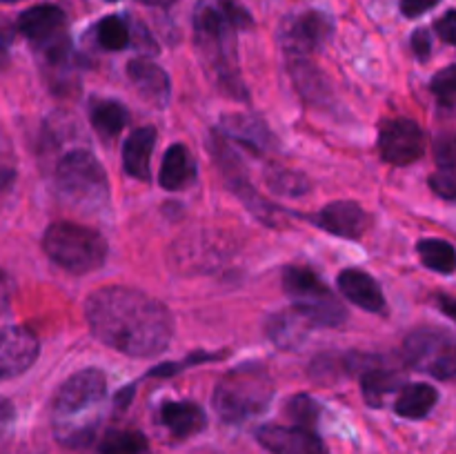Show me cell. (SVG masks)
Segmentation results:
<instances>
[{
  "mask_svg": "<svg viewBox=\"0 0 456 454\" xmlns=\"http://www.w3.org/2000/svg\"><path fill=\"white\" fill-rule=\"evenodd\" d=\"M379 151L390 165H410L426 151V134L414 120L390 118L379 129Z\"/></svg>",
  "mask_w": 456,
  "mask_h": 454,
  "instance_id": "cell-9",
  "label": "cell"
},
{
  "mask_svg": "<svg viewBox=\"0 0 456 454\" xmlns=\"http://www.w3.org/2000/svg\"><path fill=\"white\" fill-rule=\"evenodd\" d=\"M338 289H341L343 296L350 303H354L356 307L365 312H372V314L383 316L387 312L386 296H383L381 288H379L377 280L370 274L361 270H343L338 274Z\"/></svg>",
  "mask_w": 456,
  "mask_h": 454,
  "instance_id": "cell-16",
  "label": "cell"
},
{
  "mask_svg": "<svg viewBox=\"0 0 456 454\" xmlns=\"http://www.w3.org/2000/svg\"><path fill=\"white\" fill-rule=\"evenodd\" d=\"M18 178V163L9 138L0 132V209L7 205Z\"/></svg>",
  "mask_w": 456,
  "mask_h": 454,
  "instance_id": "cell-30",
  "label": "cell"
},
{
  "mask_svg": "<svg viewBox=\"0 0 456 454\" xmlns=\"http://www.w3.org/2000/svg\"><path fill=\"white\" fill-rule=\"evenodd\" d=\"M436 401H439V392L435 387L428 385V383H410V385L401 387V394L396 399L395 409L399 417L419 421V418L428 417L432 412Z\"/></svg>",
  "mask_w": 456,
  "mask_h": 454,
  "instance_id": "cell-24",
  "label": "cell"
},
{
  "mask_svg": "<svg viewBox=\"0 0 456 454\" xmlns=\"http://www.w3.org/2000/svg\"><path fill=\"white\" fill-rule=\"evenodd\" d=\"M310 329V320L297 307L279 312V314H274L267 320V336H270V341L276 347H283V350H297V347H301L305 343Z\"/></svg>",
  "mask_w": 456,
  "mask_h": 454,
  "instance_id": "cell-21",
  "label": "cell"
},
{
  "mask_svg": "<svg viewBox=\"0 0 456 454\" xmlns=\"http://www.w3.org/2000/svg\"><path fill=\"white\" fill-rule=\"evenodd\" d=\"M412 49L419 61H428L432 52V38L428 29H417L412 34Z\"/></svg>",
  "mask_w": 456,
  "mask_h": 454,
  "instance_id": "cell-37",
  "label": "cell"
},
{
  "mask_svg": "<svg viewBox=\"0 0 456 454\" xmlns=\"http://www.w3.org/2000/svg\"><path fill=\"white\" fill-rule=\"evenodd\" d=\"M105 394L107 377L98 368L80 369L58 387L52 403V423L61 443L78 448L92 441Z\"/></svg>",
  "mask_w": 456,
  "mask_h": 454,
  "instance_id": "cell-2",
  "label": "cell"
},
{
  "mask_svg": "<svg viewBox=\"0 0 456 454\" xmlns=\"http://www.w3.org/2000/svg\"><path fill=\"white\" fill-rule=\"evenodd\" d=\"M101 454H150V443L136 430H110L101 441Z\"/></svg>",
  "mask_w": 456,
  "mask_h": 454,
  "instance_id": "cell-27",
  "label": "cell"
},
{
  "mask_svg": "<svg viewBox=\"0 0 456 454\" xmlns=\"http://www.w3.org/2000/svg\"><path fill=\"white\" fill-rule=\"evenodd\" d=\"M267 187L283 196H305L310 191V181L301 172L285 167H270L265 174Z\"/></svg>",
  "mask_w": 456,
  "mask_h": 454,
  "instance_id": "cell-28",
  "label": "cell"
},
{
  "mask_svg": "<svg viewBox=\"0 0 456 454\" xmlns=\"http://www.w3.org/2000/svg\"><path fill=\"white\" fill-rule=\"evenodd\" d=\"M127 78L150 105L163 109L172 98V80H169L167 71L156 65L154 61H147V58L129 61Z\"/></svg>",
  "mask_w": 456,
  "mask_h": 454,
  "instance_id": "cell-15",
  "label": "cell"
},
{
  "mask_svg": "<svg viewBox=\"0 0 456 454\" xmlns=\"http://www.w3.org/2000/svg\"><path fill=\"white\" fill-rule=\"evenodd\" d=\"M0 3H18V0H0Z\"/></svg>",
  "mask_w": 456,
  "mask_h": 454,
  "instance_id": "cell-43",
  "label": "cell"
},
{
  "mask_svg": "<svg viewBox=\"0 0 456 454\" xmlns=\"http://www.w3.org/2000/svg\"><path fill=\"white\" fill-rule=\"evenodd\" d=\"M13 43V27L7 18H0V67L7 65L9 47Z\"/></svg>",
  "mask_w": 456,
  "mask_h": 454,
  "instance_id": "cell-39",
  "label": "cell"
},
{
  "mask_svg": "<svg viewBox=\"0 0 456 454\" xmlns=\"http://www.w3.org/2000/svg\"><path fill=\"white\" fill-rule=\"evenodd\" d=\"M196 181V160L185 145L176 142L169 147L160 165L159 182L167 191H181Z\"/></svg>",
  "mask_w": 456,
  "mask_h": 454,
  "instance_id": "cell-20",
  "label": "cell"
},
{
  "mask_svg": "<svg viewBox=\"0 0 456 454\" xmlns=\"http://www.w3.org/2000/svg\"><path fill=\"white\" fill-rule=\"evenodd\" d=\"M430 89L441 107L452 109L456 102V65H448L444 71H439V74L432 78Z\"/></svg>",
  "mask_w": 456,
  "mask_h": 454,
  "instance_id": "cell-32",
  "label": "cell"
},
{
  "mask_svg": "<svg viewBox=\"0 0 456 454\" xmlns=\"http://www.w3.org/2000/svg\"><path fill=\"white\" fill-rule=\"evenodd\" d=\"M256 439L272 454H330L323 441L307 427L263 426Z\"/></svg>",
  "mask_w": 456,
  "mask_h": 454,
  "instance_id": "cell-13",
  "label": "cell"
},
{
  "mask_svg": "<svg viewBox=\"0 0 456 454\" xmlns=\"http://www.w3.org/2000/svg\"><path fill=\"white\" fill-rule=\"evenodd\" d=\"M85 316L98 341L136 359L160 354L174 338V316L167 305L125 285H107L89 294Z\"/></svg>",
  "mask_w": 456,
  "mask_h": 454,
  "instance_id": "cell-1",
  "label": "cell"
},
{
  "mask_svg": "<svg viewBox=\"0 0 456 454\" xmlns=\"http://www.w3.org/2000/svg\"><path fill=\"white\" fill-rule=\"evenodd\" d=\"M160 423L172 432L176 439L194 436L208 426L205 412L196 403L190 401H167L160 408Z\"/></svg>",
  "mask_w": 456,
  "mask_h": 454,
  "instance_id": "cell-22",
  "label": "cell"
},
{
  "mask_svg": "<svg viewBox=\"0 0 456 454\" xmlns=\"http://www.w3.org/2000/svg\"><path fill=\"white\" fill-rule=\"evenodd\" d=\"M218 7L223 9L225 18L236 27V29H249V27H252V22H254L252 16H249L248 9L240 7L236 0H221V4H218Z\"/></svg>",
  "mask_w": 456,
  "mask_h": 454,
  "instance_id": "cell-33",
  "label": "cell"
},
{
  "mask_svg": "<svg viewBox=\"0 0 456 454\" xmlns=\"http://www.w3.org/2000/svg\"><path fill=\"white\" fill-rule=\"evenodd\" d=\"M417 254L423 265L439 274H452L456 265L454 245L444 239H423L419 240Z\"/></svg>",
  "mask_w": 456,
  "mask_h": 454,
  "instance_id": "cell-26",
  "label": "cell"
},
{
  "mask_svg": "<svg viewBox=\"0 0 456 454\" xmlns=\"http://www.w3.org/2000/svg\"><path fill=\"white\" fill-rule=\"evenodd\" d=\"M289 71H292L294 83H297L298 92H301L305 101H310L312 105H325L330 101L328 80L305 58H292L289 61Z\"/></svg>",
  "mask_w": 456,
  "mask_h": 454,
  "instance_id": "cell-25",
  "label": "cell"
},
{
  "mask_svg": "<svg viewBox=\"0 0 456 454\" xmlns=\"http://www.w3.org/2000/svg\"><path fill=\"white\" fill-rule=\"evenodd\" d=\"M332 18L321 12H307L285 27L281 40L289 56L305 58L307 53L319 52L332 38Z\"/></svg>",
  "mask_w": 456,
  "mask_h": 454,
  "instance_id": "cell-12",
  "label": "cell"
},
{
  "mask_svg": "<svg viewBox=\"0 0 456 454\" xmlns=\"http://www.w3.org/2000/svg\"><path fill=\"white\" fill-rule=\"evenodd\" d=\"M223 136L232 138V141L243 142L248 150L263 154V151L274 147V136L267 129V125L261 118L249 114H227L223 116Z\"/></svg>",
  "mask_w": 456,
  "mask_h": 454,
  "instance_id": "cell-17",
  "label": "cell"
},
{
  "mask_svg": "<svg viewBox=\"0 0 456 454\" xmlns=\"http://www.w3.org/2000/svg\"><path fill=\"white\" fill-rule=\"evenodd\" d=\"M196 52L203 61L205 71L221 92L234 98H248L243 78L239 74V52H236V27L225 18L221 7L200 4L194 13Z\"/></svg>",
  "mask_w": 456,
  "mask_h": 454,
  "instance_id": "cell-3",
  "label": "cell"
},
{
  "mask_svg": "<svg viewBox=\"0 0 456 454\" xmlns=\"http://www.w3.org/2000/svg\"><path fill=\"white\" fill-rule=\"evenodd\" d=\"M346 372H359L361 387H363L365 403L370 408H381L383 399L390 392L403 387V377L399 369L386 365L381 356H365V354H350L346 356Z\"/></svg>",
  "mask_w": 456,
  "mask_h": 454,
  "instance_id": "cell-10",
  "label": "cell"
},
{
  "mask_svg": "<svg viewBox=\"0 0 456 454\" xmlns=\"http://www.w3.org/2000/svg\"><path fill=\"white\" fill-rule=\"evenodd\" d=\"M403 361L439 381H450L456 372L452 336L436 328L414 329L403 343Z\"/></svg>",
  "mask_w": 456,
  "mask_h": 454,
  "instance_id": "cell-8",
  "label": "cell"
},
{
  "mask_svg": "<svg viewBox=\"0 0 456 454\" xmlns=\"http://www.w3.org/2000/svg\"><path fill=\"white\" fill-rule=\"evenodd\" d=\"M96 38L98 45L107 52H120L129 45V27L123 18L118 16H107L98 22L96 27Z\"/></svg>",
  "mask_w": 456,
  "mask_h": 454,
  "instance_id": "cell-29",
  "label": "cell"
},
{
  "mask_svg": "<svg viewBox=\"0 0 456 454\" xmlns=\"http://www.w3.org/2000/svg\"><path fill=\"white\" fill-rule=\"evenodd\" d=\"M310 221L338 239H361L368 230V214L354 200H334Z\"/></svg>",
  "mask_w": 456,
  "mask_h": 454,
  "instance_id": "cell-14",
  "label": "cell"
},
{
  "mask_svg": "<svg viewBox=\"0 0 456 454\" xmlns=\"http://www.w3.org/2000/svg\"><path fill=\"white\" fill-rule=\"evenodd\" d=\"M110 3H114V0H110Z\"/></svg>",
  "mask_w": 456,
  "mask_h": 454,
  "instance_id": "cell-44",
  "label": "cell"
},
{
  "mask_svg": "<svg viewBox=\"0 0 456 454\" xmlns=\"http://www.w3.org/2000/svg\"><path fill=\"white\" fill-rule=\"evenodd\" d=\"M154 147V127H138L136 132L129 134V138L123 145V169L127 172V176L138 178V181H150V163Z\"/></svg>",
  "mask_w": 456,
  "mask_h": 454,
  "instance_id": "cell-19",
  "label": "cell"
},
{
  "mask_svg": "<svg viewBox=\"0 0 456 454\" xmlns=\"http://www.w3.org/2000/svg\"><path fill=\"white\" fill-rule=\"evenodd\" d=\"M285 412H288V417L292 418L298 427H307V430H312V427L316 426V421H319L321 408L312 396L297 394L288 401Z\"/></svg>",
  "mask_w": 456,
  "mask_h": 454,
  "instance_id": "cell-31",
  "label": "cell"
},
{
  "mask_svg": "<svg viewBox=\"0 0 456 454\" xmlns=\"http://www.w3.org/2000/svg\"><path fill=\"white\" fill-rule=\"evenodd\" d=\"M56 190L67 207L101 214L110 207V181L89 150H71L56 165Z\"/></svg>",
  "mask_w": 456,
  "mask_h": 454,
  "instance_id": "cell-4",
  "label": "cell"
},
{
  "mask_svg": "<svg viewBox=\"0 0 456 454\" xmlns=\"http://www.w3.org/2000/svg\"><path fill=\"white\" fill-rule=\"evenodd\" d=\"M142 4H150V7H169V4H174L176 0H141Z\"/></svg>",
  "mask_w": 456,
  "mask_h": 454,
  "instance_id": "cell-42",
  "label": "cell"
},
{
  "mask_svg": "<svg viewBox=\"0 0 456 454\" xmlns=\"http://www.w3.org/2000/svg\"><path fill=\"white\" fill-rule=\"evenodd\" d=\"M283 288L294 301L292 307H297L310 320L312 328H341L347 320L346 305L310 267H285Z\"/></svg>",
  "mask_w": 456,
  "mask_h": 454,
  "instance_id": "cell-7",
  "label": "cell"
},
{
  "mask_svg": "<svg viewBox=\"0 0 456 454\" xmlns=\"http://www.w3.org/2000/svg\"><path fill=\"white\" fill-rule=\"evenodd\" d=\"M13 418H16V409H13V403L4 396H0V441L9 434L13 426Z\"/></svg>",
  "mask_w": 456,
  "mask_h": 454,
  "instance_id": "cell-40",
  "label": "cell"
},
{
  "mask_svg": "<svg viewBox=\"0 0 456 454\" xmlns=\"http://www.w3.org/2000/svg\"><path fill=\"white\" fill-rule=\"evenodd\" d=\"M436 34H439V38L444 40L445 45L456 43V12L454 9L445 12V16L436 20Z\"/></svg>",
  "mask_w": 456,
  "mask_h": 454,
  "instance_id": "cell-36",
  "label": "cell"
},
{
  "mask_svg": "<svg viewBox=\"0 0 456 454\" xmlns=\"http://www.w3.org/2000/svg\"><path fill=\"white\" fill-rule=\"evenodd\" d=\"M89 120H92V127L96 129L98 136L105 138V141H111V138H116L123 132L129 120V114L123 102L102 98V101L92 102V107H89Z\"/></svg>",
  "mask_w": 456,
  "mask_h": 454,
  "instance_id": "cell-23",
  "label": "cell"
},
{
  "mask_svg": "<svg viewBox=\"0 0 456 454\" xmlns=\"http://www.w3.org/2000/svg\"><path fill=\"white\" fill-rule=\"evenodd\" d=\"M436 4H439V0H401V12L408 18H419L435 9Z\"/></svg>",
  "mask_w": 456,
  "mask_h": 454,
  "instance_id": "cell-38",
  "label": "cell"
},
{
  "mask_svg": "<svg viewBox=\"0 0 456 454\" xmlns=\"http://www.w3.org/2000/svg\"><path fill=\"white\" fill-rule=\"evenodd\" d=\"M439 298H441V301H439V305L444 307V310H445V314H448L450 319H454V305H452V301H454V298H450L448 294H441Z\"/></svg>",
  "mask_w": 456,
  "mask_h": 454,
  "instance_id": "cell-41",
  "label": "cell"
},
{
  "mask_svg": "<svg viewBox=\"0 0 456 454\" xmlns=\"http://www.w3.org/2000/svg\"><path fill=\"white\" fill-rule=\"evenodd\" d=\"M16 27L25 38L34 40L36 45L45 43V40L62 34V29H65V12L49 3L36 4V7L20 13Z\"/></svg>",
  "mask_w": 456,
  "mask_h": 454,
  "instance_id": "cell-18",
  "label": "cell"
},
{
  "mask_svg": "<svg viewBox=\"0 0 456 454\" xmlns=\"http://www.w3.org/2000/svg\"><path fill=\"white\" fill-rule=\"evenodd\" d=\"M436 163L444 172H454V141L450 134H444L436 141Z\"/></svg>",
  "mask_w": 456,
  "mask_h": 454,
  "instance_id": "cell-34",
  "label": "cell"
},
{
  "mask_svg": "<svg viewBox=\"0 0 456 454\" xmlns=\"http://www.w3.org/2000/svg\"><path fill=\"white\" fill-rule=\"evenodd\" d=\"M43 249L58 267L71 274H89L107 258V240L101 231L69 221H58L47 227Z\"/></svg>",
  "mask_w": 456,
  "mask_h": 454,
  "instance_id": "cell-6",
  "label": "cell"
},
{
  "mask_svg": "<svg viewBox=\"0 0 456 454\" xmlns=\"http://www.w3.org/2000/svg\"><path fill=\"white\" fill-rule=\"evenodd\" d=\"M430 185L432 190H435L439 196H444V199L452 200L456 196L454 172H444V169H439V172L430 178Z\"/></svg>",
  "mask_w": 456,
  "mask_h": 454,
  "instance_id": "cell-35",
  "label": "cell"
},
{
  "mask_svg": "<svg viewBox=\"0 0 456 454\" xmlns=\"http://www.w3.org/2000/svg\"><path fill=\"white\" fill-rule=\"evenodd\" d=\"M274 383L263 365H239L218 381L214 390V409L227 423L256 417L270 405Z\"/></svg>",
  "mask_w": 456,
  "mask_h": 454,
  "instance_id": "cell-5",
  "label": "cell"
},
{
  "mask_svg": "<svg viewBox=\"0 0 456 454\" xmlns=\"http://www.w3.org/2000/svg\"><path fill=\"white\" fill-rule=\"evenodd\" d=\"M38 338L25 325L0 329V381L20 377L38 359Z\"/></svg>",
  "mask_w": 456,
  "mask_h": 454,
  "instance_id": "cell-11",
  "label": "cell"
}]
</instances>
